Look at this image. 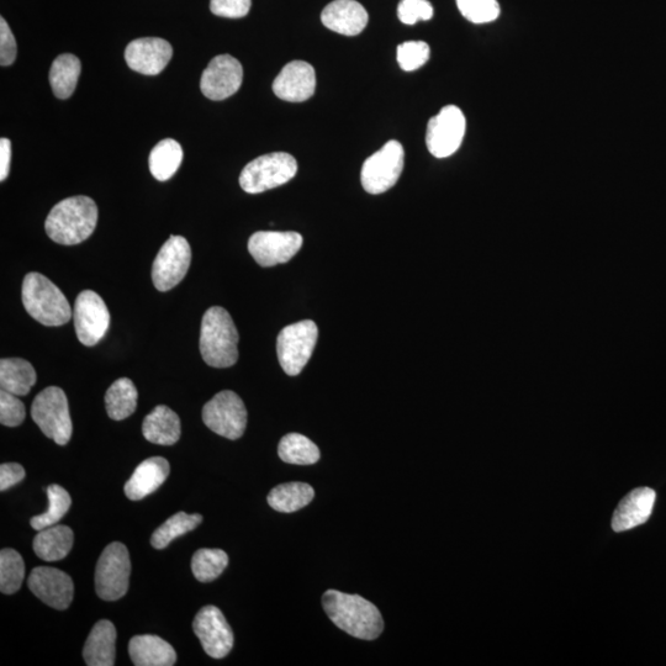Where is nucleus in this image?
I'll list each match as a JSON object with an SVG mask.
<instances>
[{"mask_svg": "<svg viewBox=\"0 0 666 666\" xmlns=\"http://www.w3.org/2000/svg\"><path fill=\"white\" fill-rule=\"evenodd\" d=\"M322 605L330 620L352 637L373 641L383 632L382 613L362 596L329 590L322 596Z\"/></svg>", "mask_w": 666, "mask_h": 666, "instance_id": "1", "label": "nucleus"}, {"mask_svg": "<svg viewBox=\"0 0 666 666\" xmlns=\"http://www.w3.org/2000/svg\"><path fill=\"white\" fill-rule=\"evenodd\" d=\"M97 222V204L93 199L79 195L55 205L47 216L45 229L52 241L73 246L89 239Z\"/></svg>", "mask_w": 666, "mask_h": 666, "instance_id": "2", "label": "nucleus"}, {"mask_svg": "<svg viewBox=\"0 0 666 666\" xmlns=\"http://www.w3.org/2000/svg\"><path fill=\"white\" fill-rule=\"evenodd\" d=\"M239 332L224 308L206 311L200 331V353L208 366L229 368L239 359Z\"/></svg>", "mask_w": 666, "mask_h": 666, "instance_id": "3", "label": "nucleus"}, {"mask_svg": "<svg viewBox=\"0 0 666 666\" xmlns=\"http://www.w3.org/2000/svg\"><path fill=\"white\" fill-rule=\"evenodd\" d=\"M21 295L25 310L40 324L57 327L71 320L73 311L65 294L42 274H26Z\"/></svg>", "mask_w": 666, "mask_h": 666, "instance_id": "4", "label": "nucleus"}, {"mask_svg": "<svg viewBox=\"0 0 666 666\" xmlns=\"http://www.w3.org/2000/svg\"><path fill=\"white\" fill-rule=\"evenodd\" d=\"M296 172L298 163L289 153H267L243 168L240 185L248 194L264 193L292 181Z\"/></svg>", "mask_w": 666, "mask_h": 666, "instance_id": "5", "label": "nucleus"}, {"mask_svg": "<svg viewBox=\"0 0 666 666\" xmlns=\"http://www.w3.org/2000/svg\"><path fill=\"white\" fill-rule=\"evenodd\" d=\"M31 417L46 437L58 446H66L71 441L73 426L68 400L61 388L49 387L37 394Z\"/></svg>", "mask_w": 666, "mask_h": 666, "instance_id": "6", "label": "nucleus"}, {"mask_svg": "<svg viewBox=\"0 0 666 666\" xmlns=\"http://www.w3.org/2000/svg\"><path fill=\"white\" fill-rule=\"evenodd\" d=\"M131 562L123 543H110L104 549L95 569V590L100 599L116 601L129 590Z\"/></svg>", "mask_w": 666, "mask_h": 666, "instance_id": "7", "label": "nucleus"}, {"mask_svg": "<svg viewBox=\"0 0 666 666\" xmlns=\"http://www.w3.org/2000/svg\"><path fill=\"white\" fill-rule=\"evenodd\" d=\"M319 329L314 321L304 320L284 327L277 338L280 367L295 377L303 372L315 350Z\"/></svg>", "mask_w": 666, "mask_h": 666, "instance_id": "8", "label": "nucleus"}, {"mask_svg": "<svg viewBox=\"0 0 666 666\" xmlns=\"http://www.w3.org/2000/svg\"><path fill=\"white\" fill-rule=\"evenodd\" d=\"M404 147L399 141L387 142L362 167L361 181L369 194H382L398 183L404 169Z\"/></svg>", "mask_w": 666, "mask_h": 666, "instance_id": "9", "label": "nucleus"}, {"mask_svg": "<svg viewBox=\"0 0 666 666\" xmlns=\"http://www.w3.org/2000/svg\"><path fill=\"white\" fill-rule=\"evenodd\" d=\"M203 421L216 435L239 440L247 426L246 406L234 391H221L205 404Z\"/></svg>", "mask_w": 666, "mask_h": 666, "instance_id": "10", "label": "nucleus"}, {"mask_svg": "<svg viewBox=\"0 0 666 666\" xmlns=\"http://www.w3.org/2000/svg\"><path fill=\"white\" fill-rule=\"evenodd\" d=\"M467 130V120L463 111L456 105H447L440 113L428 121L426 145L436 158L454 155L462 146Z\"/></svg>", "mask_w": 666, "mask_h": 666, "instance_id": "11", "label": "nucleus"}, {"mask_svg": "<svg viewBox=\"0 0 666 666\" xmlns=\"http://www.w3.org/2000/svg\"><path fill=\"white\" fill-rule=\"evenodd\" d=\"M192 263V248L182 236H171L153 262L152 280L157 290L168 292L187 276Z\"/></svg>", "mask_w": 666, "mask_h": 666, "instance_id": "12", "label": "nucleus"}, {"mask_svg": "<svg viewBox=\"0 0 666 666\" xmlns=\"http://www.w3.org/2000/svg\"><path fill=\"white\" fill-rule=\"evenodd\" d=\"M73 320L79 342L87 347L98 345L110 326L108 306L97 293L84 290L74 304Z\"/></svg>", "mask_w": 666, "mask_h": 666, "instance_id": "13", "label": "nucleus"}, {"mask_svg": "<svg viewBox=\"0 0 666 666\" xmlns=\"http://www.w3.org/2000/svg\"><path fill=\"white\" fill-rule=\"evenodd\" d=\"M303 236L293 231H258L248 241L250 251L259 266L268 268L287 263L303 247Z\"/></svg>", "mask_w": 666, "mask_h": 666, "instance_id": "14", "label": "nucleus"}, {"mask_svg": "<svg viewBox=\"0 0 666 666\" xmlns=\"http://www.w3.org/2000/svg\"><path fill=\"white\" fill-rule=\"evenodd\" d=\"M193 629L211 658H225L234 648V632L218 607L205 606L200 610L194 618Z\"/></svg>", "mask_w": 666, "mask_h": 666, "instance_id": "15", "label": "nucleus"}, {"mask_svg": "<svg viewBox=\"0 0 666 666\" xmlns=\"http://www.w3.org/2000/svg\"><path fill=\"white\" fill-rule=\"evenodd\" d=\"M242 81L243 68L239 60L230 55H219L203 72L200 89L206 98L219 102L237 93Z\"/></svg>", "mask_w": 666, "mask_h": 666, "instance_id": "16", "label": "nucleus"}, {"mask_svg": "<svg viewBox=\"0 0 666 666\" xmlns=\"http://www.w3.org/2000/svg\"><path fill=\"white\" fill-rule=\"evenodd\" d=\"M29 589L56 610H66L72 604L74 584L70 575L56 568L39 567L31 572L28 579Z\"/></svg>", "mask_w": 666, "mask_h": 666, "instance_id": "17", "label": "nucleus"}, {"mask_svg": "<svg viewBox=\"0 0 666 666\" xmlns=\"http://www.w3.org/2000/svg\"><path fill=\"white\" fill-rule=\"evenodd\" d=\"M172 56L171 44L160 37H142L131 41L125 50V60L131 70L146 76L160 74Z\"/></svg>", "mask_w": 666, "mask_h": 666, "instance_id": "18", "label": "nucleus"}, {"mask_svg": "<svg viewBox=\"0 0 666 666\" xmlns=\"http://www.w3.org/2000/svg\"><path fill=\"white\" fill-rule=\"evenodd\" d=\"M316 88L314 67L304 61L288 63L273 83V92L279 99L301 103L313 97Z\"/></svg>", "mask_w": 666, "mask_h": 666, "instance_id": "19", "label": "nucleus"}, {"mask_svg": "<svg viewBox=\"0 0 666 666\" xmlns=\"http://www.w3.org/2000/svg\"><path fill=\"white\" fill-rule=\"evenodd\" d=\"M657 494L650 488H638L629 493L618 504L612 518V528L615 532H625L641 526L649 520Z\"/></svg>", "mask_w": 666, "mask_h": 666, "instance_id": "20", "label": "nucleus"}, {"mask_svg": "<svg viewBox=\"0 0 666 666\" xmlns=\"http://www.w3.org/2000/svg\"><path fill=\"white\" fill-rule=\"evenodd\" d=\"M322 24L337 34L356 36L368 24V13L356 0H335L321 14Z\"/></svg>", "mask_w": 666, "mask_h": 666, "instance_id": "21", "label": "nucleus"}, {"mask_svg": "<svg viewBox=\"0 0 666 666\" xmlns=\"http://www.w3.org/2000/svg\"><path fill=\"white\" fill-rule=\"evenodd\" d=\"M169 463L162 457H152L142 462L125 484V494L132 501H140L155 493L169 475Z\"/></svg>", "mask_w": 666, "mask_h": 666, "instance_id": "22", "label": "nucleus"}, {"mask_svg": "<svg viewBox=\"0 0 666 666\" xmlns=\"http://www.w3.org/2000/svg\"><path fill=\"white\" fill-rule=\"evenodd\" d=\"M129 653L136 666H172L177 662L176 650L171 644L152 634L132 638Z\"/></svg>", "mask_w": 666, "mask_h": 666, "instance_id": "23", "label": "nucleus"}, {"mask_svg": "<svg viewBox=\"0 0 666 666\" xmlns=\"http://www.w3.org/2000/svg\"><path fill=\"white\" fill-rule=\"evenodd\" d=\"M142 433L148 442L173 446L181 438V420L173 410L165 405L155 407L142 424Z\"/></svg>", "mask_w": 666, "mask_h": 666, "instance_id": "24", "label": "nucleus"}, {"mask_svg": "<svg viewBox=\"0 0 666 666\" xmlns=\"http://www.w3.org/2000/svg\"><path fill=\"white\" fill-rule=\"evenodd\" d=\"M116 629L113 623L102 620L89 633L83 648L84 662L88 666L115 665Z\"/></svg>", "mask_w": 666, "mask_h": 666, "instance_id": "25", "label": "nucleus"}, {"mask_svg": "<svg viewBox=\"0 0 666 666\" xmlns=\"http://www.w3.org/2000/svg\"><path fill=\"white\" fill-rule=\"evenodd\" d=\"M74 535L70 527L55 525L39 531L34 539V552L45 562L65 559L73 547Z\"/></svg>", "mask_w": 666, "mask_h": 666, "instance_id": "26", "label": "nucleus"}, {"mask_svg": "<svg viewBox=\"0 0 666 666\" xmlns=\"http://www.w3.org/2000/svg\"><path fill=\"white\" fill-rule=\"evenodd\" d=\"M36 372L25 359L4 358L0 361V387L10 394L25 396L36 383Z\"/></svg>", "mask_w": 666, "mask_h": 666, "instance_id": "27", "label": "nucleus"}, {"mask_svg": "<svg viewBox=\"0 0 666 666\" xmlns=\"http://www.w3.org/2000/svg\"><path fill=\"white\" fill-rule=\"evenodd\" d=\"M315 498L313 486L306 483L280 484L269 493L267 501L273 510L292 514L308 506Z\"/></svg>", "mask_w": 666, "mask_h": 666, "instance_id": "28", "label": "nucleus"}, {"mask_svg": "<svg viewBox=\"0 0 666 666\" xmlns=\"http://www.w3.org/2000/svg\"><path fill=\"white\" fill-rule=\"evenodd\" d=\"M82 65L77 56L63 54L56 58L50 70L52 92L58 99H68L76 91Z\"/></svg>", "mask_w": 666, "mask_h": 666, "instance_id": "29", "label": "nucleus"}, {"mask_svg": "<svg viewBox=\"0 0 666 666\" xmlns=\"http://www.w3.org/2000/svg\"><path fill=\"white\" fill-rule=\"evenodd\" d=\"M183 148L176 140L166 139L158 142L151 151L150 171L160 182L171 179L183 162Z\"/></svg>", "mask_w": 666, "mask_h": 666, "instance_id": "30", "label": "nucleus"}, {"mask_svg": "<svg viewBox=\"0 0 666 666\" xmlns=\"http://www.w3.org/2000/svg\"><path fill=\"white\" fill-rule=\"evenodd\" d=\"M137 389L128 378L116 380L105 394V407L111 420L121 421L134 414L137 406Z\"/></svg>", "mask_w": 666, "mask_h": 666, "instance_id": "31", "label": "nucleus"}, {"mask_svg": "<svg viewBox=\"0 0 666 666\" xmlns=\"http://www.w3.org/2000/svg\"><path fill=\"white\" fill-rule=\"evenodd\" d=\"M278 454L283 462L295 465L315 464L321 456L319 447L300 433L284 436L279 442Z\"/></svg>", "mask_w": 666, "mask_h": 666, "instance_id": "32", "label": "nucleus"}, {"mask_svg": "<svg viewBox=\"0 0 666 666\" xmlns=\"http://www.w3.org/2000/svg\"><path fill=\"white\" fill-rule=\"evenodd\" d=\"M202 522V515H188L185 514V512H178V514L168 518L162 526L158 527L157 530L153 532L151 538L152 547L156 549H165L174 541V539L193 531L194 528H197Z\"/></svg>", "mask_w": 666, "mask_h": 666, "instance_id": "33", "label": "nucleus"}, {"mask_svg": "<svg viewBox=\"0 0 666 666\" xmlns=\"http://www.w3.org/2000/svg\"><path fill=\"white\" fill-rule=\"evenodd\" d=\"M47 498H49V509L45 514L31 518V527L36 531L57 525L66 516L72 505L68 491L57 484H52L47 488Z\"/></svg>", "mask_w": 666, "mask_h": 666, "instance_id": "34", "label": "nucleus"}, {"mask_svg": "<svg viewBox=\"0 0 666 666\" xmlns=\"http://www.w3.org/2000/svg\"><path fill=\"white\" fill-rule=\"evenodd\" d=\"M229 557L221 549H199L192 558V572L200 583H210L224 573Z\"/></svg>", "mask_w": 666, "mask_h": 666, "instance_id": "35", "label": "nucleus"}, {"mask_svg": "<svg viewBox=\"0 0 666 666\" xmlns=\"http://www.w3.org/2000/svg\"><path fill=\"white\" fill-rule=\"evenodd\" d=\"M25 578L23 557L14 549L0 552V591L5 595L18 592Z\"/></svg>", "mask_w": 666, "mask_h": 666, "instance_id": "36", "label": "nucleus"}, {"mask_svg": "<svg viewBox=\"0 0 666 666\" xmlns=\"http://www.w3.org/2000/svg\"><path fill=\"white\" fill-rule=\"evenodd\" d=\"M459 12L473 24L493 23L500 17L498 0H456Z\"/></svg>", "mask_w": 666, "mask_h": 666, "instance_id": "37", "label": "nucleus"}, {"mask_svg": "<svg viewBox=\"0 0 666 666\" xmlns=\"http://www.w3.org/2000/svg\"><path fill=\"white\" fill-rule=\"evenodd\" d=\"M430 56V46L424 41H407L398 46V62L405 72L419 70Z\"/></svg>", "mask_w": 666, "mask_h": 666, "instance_id": "38", "label": "nucleus"}, {"mask_svg": "<svg viewBox=\"0 0 666 666\" xmlns=\"http://www.w3.org/2000/svg\"><path fill=\"white\" fill-rule=\"evenodd\" d=\"M26 416L25 406L17 395L0 391V422L7 427H18Z\"/></svg>", "mask_w": 666, "mask_h": 666, "instance_id": "39", "label": "nucleus"}, {"mask_svg": "<svg viewBox=\"0 0 666 666\" xmlns=\"http://www.w3.org/2000/svg\"><path fill=\"white\" fill-rule=\"evenodd\" d=\"M398 17L401 23L415 25L420 20H431L433 18V7L428 0H401L398 7Z\"/></svg>", "mask_w": 666, "mask_h": 666, "instance_id": "40", "label": "nucleus"}, {"mask_svg": "<svg viewBox=\"0 0 666 666\" xmlns=\"http://www.w3.org/2000/svg\"><path fill=\"white\" fill-rule=\"evenodd\" d=\"M252 0H210L211 13L218 17L240 19L246 17Z\"/></svg>", "mask_w": 666, "mask_h": 666, "instance_id": "41", "label": "nucleus"}, {"mask_svg": "<svg viewBox=\"0 0 666 666\" xmlns=\"http://www.w3.org/2000/svg\"><path fill=\"white\" fill-rule=\"evenodd\" d=\"M15 58H17V41L7 21L0 18V65L3 67L13 65Z\"/></svg>", "mask_w": 666, "mask_h": 666, "instance_id": "42", "label": "nucleus"}, {"mask_svg": "<svg viewBox=\"0 0 666 666\" xmlns=\"http://www.w3.org/2000/svg\"><path fill=\"white\" fill-rule=\"evenodd\" d=\"M25 469L18 463L0 465V490L5 491L25 479Z\"/></svg>", "mask_w": 666, "mask_h": 666, "instance_id": "43", "label": "nucleus"}, {"mask_svg": "<svg viewBox=\"0 0 666 666\" xmlns=\"http://www.w3.org/2000/svg\"><path fill=\"white\" fill-rule=\"evenodd\" d=\"M10 162H12V142L3 137L0 140V181L2 182L9 176Z\"/></svg>", "mask_w": 666, "mask_h": 666, "instance_id": "44", "label": "nucleus"}]
</instances>
